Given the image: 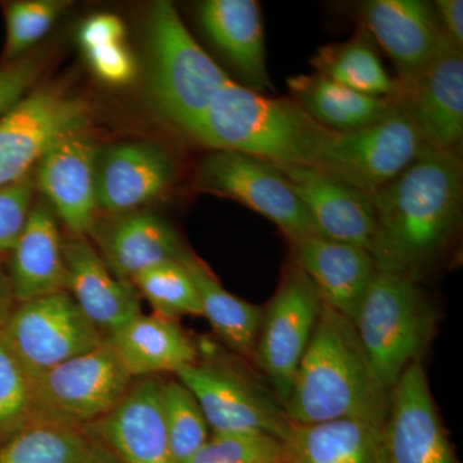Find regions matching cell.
Here are the masks:
<instances>
[{
  "instance_id": "ba28073f",
  "label": "cell",
  "mask_w": 463,
  "mask_h": 463,
  "mask_svg": "<svg viewBox=\"0 0 463 463\" xmlns=\"http://www.w3.org/2000/svg\"><path fill=\"white\" fill-rule=\"evenodd\" d=\"M0 332L30 380L106 340L67 291L17 304Z\"/></svg>"
},
{
  "instance_id": "8992f818",
  "label": "cell",
  "mask_w": 463,
  "mask_h": 463,
  "mask_svg": "<svg viewBox=\"0 0 463 463\" xmlns=\"http://www.w3.org/2000/svg\"><path fill=\"white\" fill-rule=\"evenodd\" d=\"M423 147L412 121L399 108L379 123L350 132L318 125L306 167L371 196L397 178Z\"/></svg>"
},
{
  "instance_id": "603a6c76",
  "label": "cell",
  "mask_w": 463,
  "mask_h": 463,
  "mask_svg": "<svg viewBox=\"0 0 463 463\" xmlns=\"http://www.w3.org/2000/svg\"><path fill=\"white\" fill-rule=\"evenodd\" d=\"M200 25L210 42L242 75L250 90H270L265 57L263 14L255 0H206Z\"/></svg>"
},
{
  "instance_id": "8d00e7d4",
  "label": "cell",
  "mask_w": 463,
  "mask_h": 463,
  "mask_svg": "<svg viewBox=\"0 0 463 463\" xmlns=\"http://www.w3.org/2000/svg\"><path fill=\"white\" fill-rule=\"evenodd\" d=\"M85 57L97 78L105 83L125 85L136 78V60L123 43L85 51Z\"/></svg>"
},
{
  "instance_id": "6da1fadb",
  "label": "cell",
  "mask_w": 463,
  "mask_h": 463,
  "mask_svg": "<svg viewBox=\"0 0 463 463\" xmlns=\"http://www.w3.org/2000/svg\"><path fill=\"white\" fill-rule=\"evenodd\" d=\"M377 270L416 279L455 239L461 224V154L423 147L397 178L371 194Z\"/></svg>"
},
{
  "instance_id": "d6a6232c",
  "label": "cell",
  "mask_w": 463,
  "mask_h": 463,
  "mask_svg": "<svg viewBox=\"0 0 463 463\" xmlns=\"http://www.w3.org/2000/svg\"><path fill=\"white\" fill-rule=\"evenodd\" d=\"M33 422L32 380L0 332V446Z\"/></svg>"
},
{
  "instance_id": "484cf974",
  "label": "cell",
  "mask_w": 463,
  "mask_h": 463,
  "mask_svg": "<svg viewBox=\"0 0 463 463\" xmlns=\"http://www.w3.org/2000/svg\"><path fill=\"white\" fill-rule=\"evenodd\" d=\"M285 463H383V426L364 420L291 422Z\"/></svg>"
},
{
  "instance_id": "4fadbf2b",
  "label": "cell",
  "mask_w": 463,
  "mask_h": 463,
  "mask_svg": "<svg viewBox=\"0 0 463 463\" xmlns=\"http://www.w3.org/2000/svg\"><path fill=\"white\" fill-rule=\"evenodd\" d=\"M463 48L447 38L435 56L401 83L399 108L426 147L461 154L463 141Z\"/></svg>"
},
{
  "instance_id": "5b68a950",
  "label": "cell",
  "mask_w": 463,
  "mask_h": 463,
  "mask_svg": "<svg viewBox=\"0 0 463 463\" xmlns=\"http://www.w3.org/2000/svg\"><path fill=\"white\" fill-rule=\"evenodd\" d=\"M353 325L373 373L392 392L405 370L420 361L431 318L414 279L377 270Z\"/></svg>"
},
{
  "instance_id": "5bb4252c",
  "label": "cell",
  "mask_w": 463,
  "mask_h": 463,
  "mask_svg": "<svg viewBox=\"0 0 463 463\" xmlns=\"http://www.w3.org/2000/svg\"><path fill=\"white\" fill-rule=\"evenodd\" d=\"M383 447V463H458L421 361L411 364L390 392Z\"/></svg>"
},
{
  "instance_id": "ffe728a7",
  "label": "cell",
  "mask_w": 463,
  "mask_h": 463,
  "mask_svg": "<svg viewBox=\"0 0 463 463\" xmlns=\"http://www.w3.org/2000/svg\"><path fill=\"white\" fill-rule=\"evenodd\" d=\"M364 29L389 54L401 83L416 75L446 39L430 3L373 0L362 9Z\"/></svg>"
},
{
  "instance_id": "f546056e",
  "label": "cell",
  "mask_w": 463,
  "mask_h": 463,
  "mask_svg": "<svg viewBox=\"0 0 463 463\" xmlns=\"http://www.w3.org/2000/svg\"><path fill=\"white\" fill-rule=\"evenodd\" d=\"M161 411L175 463H187L210 437L199 402L179 381L161 383Z\"/></svg>"
},
{
  "instance_id": "7402d4cb",
  "label": "cell",
  "mask_w": 463,
  "mask_h": 463,
  "mask_svg": "<svg viewBox=\"0 0 463 463\" xmlns=\"http://www.w3.org/2000/svg\"><path fill=\"white\" fill-rule=\"evenodd\" d=\"M90 232L116 279L132 285L143 270L179 261L187 251L175 231L151 213H124Z\"/></svg>"
},
{
  "instance_id": "83f0119b",
  "label": "cell",
  "mask_w": 463,
  "mask_h": 463,
  "mask_svg": "<svg viewBox=\"0 0 463 463\" xmlns=\"http://www.w3.org/2000/svg\"><path fill=\"white\" fill-rule=\"evenodd\" d=\"M179 261L196 286L201 316L210 323L216 337L237 355L254 359L263 307L227 291L210 268L190 250Z\"/></svg>"
},
{
  "instance_id": "7c38bea8",
  "label": "cell",
  "mask_w": 463,
  "mask_h": 463,
  "mask_svg": "<svg viewBox=\"0 0 463 463\" xmlns=\"http://www.w3.org/2000/svg\"><path fill=\"white\" fill-rule=\"evenodd\" d=\"M199 182L263 215L288 242L319 236L315 222L279 166L234 151H214L203 161Z\"/></svg>"
},
{
  "instance_id": "4dcf8cb0",
  "label": "cell",
  "mask_w": 463,
  "mask_h": 463,
  "mask_svg": "<svg viewBox=\"0 0 463 463\" xmlns=\"http://www.w3.org/2000/svg\"><path fill=\"white\" fill-rule=\"evenodd\" d=\"M133 286L148 301L154 315L170 319L201 316L199 292L181 261H169L143 270L133 279Z\"/></svg>"
},
{
  "instance_id": "cb8c5ba5",
  "label": "cell",
  "mask_w": 463,
  "mask_h": 463,
  "mask_svg": "<svg viewBox=\"0 0 463 463\" xmlns=\"http://www.w3.org/2000/svg\"><path fill=\"white\" fill-rule=\"evenodd\" d=\"M8 277L17 304L66 291L62 237L48 203H36L30 212L11 251Z\"/></svg>"
},
{
  "instance_id": "d590c367",
  "label": "cell",
  "mask_w": 463,
  "mask_h": 463,
  "mask_svg": "<svg viewBox=\"0 0 463 463\" xmlns=\"http://www.w3.org/2000/svg\"><path fill=\"white\" fill-rule=\"evenodd\" d=\"M33 174L0 188V251H12L33 209Z\"/></svg>"
},
{
  "instance_id": "8fae6325",
  "label": "cell",
  "mask_w": 463,
  "mask_h": 463,
  "mask_svg": "<svg viewBox=\"0 0 463 463\" xmlns=\"http://www.w3.org/2000/svg\"><path fill=\"white\" fill-rule=\"evenodd\" d=\"M87 100L58 85L27 93L0 116V188L33 173L43 155L90 123Z\"/></svg>"
},
{
  "instance_id": "60d3db41",
  "label": "cell",
  "mask_w": 463,
  "mask_h": 463,
  "mask_svg": "<svg viewBox=\"0 0 463 463\" xmlns=\"http://www.w3.org/2000/svg\"><path fill=\"white\" fill-rule=\"evenodd\" d=\"M83 448L75 463H123L99 439L85 434Z\"/></svg>"
},
{
  "instance_id": "9c48e42d",
  "label": "cell",
  "mask_w": 463,
  "mask_h": 463,
  "mask_svg": "<svg viewBox=\"0 0 463 463\" xmlns=\"http://www.w3.org/2000/svg\"><path fill=\"white\" fill-rule=\"evenodd\" d=\"M199 402L212 432H263L285 440L291 421L272 388L236 365L205 359L175 373Z\"/></svg>"
},
{
  "instance_id": "277c9868",
  "label": "cell",
  "mask_w": 463,
  "mask_h": 463,
  "mask_svg": "<svg viewBox=\"0 0 463 463\" xmlns=\"http://www.w3.org/2000/svg\"><path fill=\"white\" fill-rule=\"evenodd\" d=\"M149 52L152 106L167 124L191 137L230 76L194 41L169 2L152 7Z\"/></svg>"
},
{
  "instance_id": "44dd1931",
  "label": "cell",
  "mask_w": 463,
  "mask_h": 463,
  "mask_svg": "<svg viewBox=\"0 0 463 463\" xmlns=\"http://www.w3.org/2000/svg\"><path fill=\"white\" fill-rule=\"evenodd\" d=\"M315 222L319 236L371 254L374 213L370 194L304 166L279 167Z\"/></svg>"
},
{
  "instance_id": "4316f807",
  "label": "cell",
  "mask_w": 463,
  "mask_h": 463,
  "mask_svg": "<svg viewBox=\"0 0 463 463\" xmlns=\"http://www.w3.org/2000/svg\"><path fill=\"white\" fill-rule=\"evenodd\" d=\"M288 84L298 108L317 124L336 132L370 127L399 109L398 99L367 96L316 72L291 76Z\"/></svg>"
},
{
  "instance_id": "52a82bcc",
  "label": "cell",
  "mask_w": 463,
  "mask_h": 463,
  "mask_svg": "<svg viewBox=\"0 0 463 463\" xmlns=\"http://www.w3.org/2000/svg\"><path fill=\"white\" fill-rule=\"evenodd\" d=\"M133 381L106 339L32 380L33 423L83 430L111 412Z\"/></svg>"
},
{
  "instance_id": "d4e9b609",
  "label": "cell",
  "mask_w": 463,
  "mask_h": 463,
  "mask_svg": "<svg viewBox=\"0 0 463 463\" xmlns=\"http://www.w3.org/2000/svg\"><path fill=\"white\" fill-rule=\"evenodd\" d=\"M134 380L175 374L196 364L200 352L176 319L139 315L108 337Z\"/></svg>"
},
{
  "instance_id": "ab89813d",
  "label": "cell",
  "mask_w": 463,
  "mask_h": 463,
  "mask_svg": "<svg viewBox=\"0 0 463 463\" xmlns=\"http://www.w3.org/2000/svg\"><path fill=\"white\" fill-rule=\"evenodd\" d=\"M434 9L444 35L457 47L463 48L462 0H438Z\"/></svg>"
},
{
  "instance_id": "f1b7e54d",
  "label": "cell",
  "mask_w": 463,
  "mask_h": 463,
  "mask_svg": "<svg viewBox=\"0 0 463 463\" xmlns=\"http://www.w3.org/2000/svg\"><path fill=\"white\" fill-rule=\"evenodd\" d=\"M316 74L367 96L398 99L402 85L386 71L364 27L349 41L323 45L312 58Z\"/></svg>"
},
{
  "instance_id": "ac0fdd59",
  "label": "cell",
  "mask_w": 463,
  "mask_h": 463,
  "mask_svg": "<svg viewBox=\"0 0 463 463\" xmlns=\"http://www.w3.org/2000/svg\"><path fill=\"white\" fill-rule=\"evenodd\" d=\"M175 176L172 158L148 142H128L99 152L96 194L99 210L128 213L156 199Z\"/></svg>"
},
{
  "instance_id": "2e32d148",
  "label": "cell",
  "mask_w": 463,
  "mask_h": 463,
  "mask_svg": "<svg viewBox=\"0 0 463 463\" xmlns=\"http://www.w3.org/2000/svg\"><path fill=\"white\" fill-rule=\"evenodd\" d=\"M161 383L158 376L134 380L111 412L81 431L123 463H175L161 411Z\"/></svg>"
},
{
  "instance_id": "3957f363",
  "label": "cell",
  "mask_w": 463,
  "mask_h": 463,
  "mask_svg": "<svg viewBox=\"0 0 463 463\" xmlns=\"http://www.w3.org/2000/svg\"><path fill=\"white\" fill-rule=\"evenodd\" d=\"M317 128L291 99H272L230 80L191 138L215 151L240 152L279 167L307 166Z\"/></svg>"
},
{
  "instance_id": "74e56055",
  "label": "cell",
  "mask_w": 463,
  "mask_h": 463,
  "mask_svg": "<svg viewBox=\"0 0 463 463\" xmlns=\"http://www.w3.org/2000/svg\"><path fill=\"white\" fill-rule=\"evenodd\" d=\"M41 69V58L27 54L0 67V116L26 96Z\"/></svg>"
},
{
  "instance_id": "7a4b0ae2",
  "label": "cell",
  "mask_w": 463,
  "mask_h": 463,
  "mask_svg": "<svg viewBox=\"0 0 463 463\" xmlns=\"http://www.w3.org/2000/svg\"><path fill=\"white\" fill-rule=\"evenodd\" d=\"M389 403L390 390L373 373L354 325L323 303L285 407L289 421L355 419L383 426Z\"/></svg>"
},
{
  "instance_id": "1f68e13d",
  "label": "cell",
  "mask_w": 463,
  "mask_h": 463,
  "mask_svg": "<svg viewBox=\"0 0 463 463\" xmlns=\"http://www.w3.org/2000/svg\"><path fill=\"white\" fill-rule=\"evenodd\" d=\"M84 440L78 429L32 423L0 446V463H75Z\"/></svg>"
},
{
  "instance_id": "f35d334b",
  "label": "cell",
  "mask_w": 463,
  "mask_h": 463,
  "mask_svg": "<svg viewBox=\"0 0 463 463\" xmlns=\"http://www.w3.org/2000/svg\"><path fill=\"white\" fill-rule=\"evenodd\" d=\"M127 29L115 14H96L88 18L79 30V43L85 51L123 43Z\"/></svg>"
},
{
  "instance_id": "b9f144b4",
  "label": "cell",
  "mask_w": 463,
  "mask_h": 463,
  "mask_svg": "<svg viewBox=\"0 0 463 463\" xmlns=\"http://www.w3.org/2000/svg\"><path fill=\"white\" fill-rule=\"evenodd\" d=\"M17 303L14 300V292H12L11 282H9L8 273L3 270L0 265V327L8 321L9 316L14 312Z\"/></svg>"
},
{
  "instance_id": "836d02e7",
  "label": "cell",
  "mask_w": 463,
  "mask_h": 463,
  "mask_svg": "<svg viewBox=\"0 0 463 463\" xmlns=\"http://www.w3.org/2000/svg\"><path fill=\"white\" fill-rule=\"evenodd\" d=\"M187 463H285V446L263 432H212Z\"/></svg>"
},
{
  "instance_id": "30bf717a",
  "label": "cell",
  "mask_w": 463,
  "mask_h": 463,
  "mask_svg": "<svg viewBox=\"0 0 463 463\" xmlns=\"http://www.w3.org/2000/svg\"><path fill=\"white\" fill-rule=\"evenodd\" d=\"M322 304L316 286L292 260L276 294L263 307L254 361L283 408L312 340Z\"/></svg>"
},
{
  "instance_id": "9a60e30c",
  "label": "cell",
  "mask_w": 463,
  "mask_h": 463,
  "mask_svg": "<svg viewBox=\"0 0 463 463\" xmlns=\"http://www.w3.org/2000/svg\"><path fill=\"white\" fill-rule=\"evenodd\" d=\"M99 152L85 128L52 146L35 166V187L71 234L85 236L96 225Z\"/></svg>"
},
{
  "instance_id": "e0dca14e",
  "label": "cell",
  "mask_w": 463,
  "mask_h": 463,
  "mask_svg": "<svg viewBox=\"0 0 463 463\" xmlns=\"http://www.w3.org/2000/svg\"><path fill=\"white\" fill-rule=\"evenodd\" d=\"M66 291L76 306L108 339L141 315V298L132 283L116 279L85 236L62 239Z\"/></svg>"
},
{
  "instance_id": "d6986e66",
  "label": "cell",
  "mask_w": 463,
  "mask_h": 463,
  "mask_svg": "<svg viewBox=\"0 0 463 463\" xmlns=\"http://www.w3.org/2000/svg\"><path fill=\"white\" fill-rule=\"evenodd\" d=\"M291 246L295 263L309 277L323 303L354 322L377 274L373 255L322 236L294 241Z\"/></svg>"
},
{
  "instance_id": "e575fe53",
  "label": "cell",
  "mask_w": 463,
  "mask_h": 463,
  "mask_svg": "<svg viewBox=\"0 0 463 463\" xmlns=\"http://www.w3.org/2000/svg\"><path fill=\"white\" fill-rule=\"evenodd\" d=\"M69 3L63 0H21L5 7L7 43L5 60H17L50 32Z\"/></svg>"
}]
</instances>
